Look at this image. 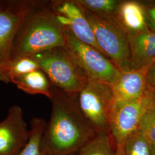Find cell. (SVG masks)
I'll return each mask as SVG.
<instances>
[{"mask_svg": "<svg viewBox=\"0 0 155 155\" xmlns=\"http://www.w3.org/2000/svg\"><path fill=\"white\" fill-rule=\"evenodd\" d=\"M50 100L51 114L41 139L45 155H77L96 133L73 98L52 85Z\"/></svg>", "mask_w": 155, "mask_h": 155, "instance_id": "6da1fadb", "label": "cell"}, {"mask_svg": "<svg viewBox=\"0 0 155 155\" xmlns=\"http://www.w3.org/2000/svg\"><path fill=\"white\" fill-rule=\"evenodd\" d=\"M64 30L51 1L34 0L14 40L11 61L58 47H64Z\"/></svg>", "mask_w": 155, "mask_h": 155, "instance_id": "7a4b0ae2", "label": "cell"}, {"mask_svg": "<svg viewBox=\"0 0 155 155\" xmlns=\"http://www.w3.org/2000/svg\"><path fill=\"white\" fill-rule=\"evenodd\" d=\"M51 83L73 98L89 81L85 72L64 47H58L32 55Z\"/></svg>", "mask_w": 155, "mask_h": 155, "instance_id": "3957f363", "label": "cell"}, {"mask_svg": "<svg viewBox=\"0 0 155 155\" xmlns=\"http://www.w3.org/2000/svg\"><path fill=\"white\" fill-rule=\"evenodd\" d=\"M83 11L103 54L121 72L132 70L127 33L115 17H102Z\"/></svg>", "mask_w": 155, "mask_h": 155, "instance_id": "277c9868", "label": "cell"}, {"mask_svg": "<svg viewBox=\"0 0 155 155\" xmlns=\"http://www.w3.org/2000/svg\"><path fill=\"white\" fill-rule=\"evenodd\" d=\"M152 89L136 100L124 101L115 98L111 111L110 134L115 145L117 155H123L127 137L139 129L147 112L154 105Z\"/></svg>", "mask_w": 155, "mask_h": 155, "instance_id": "5b68a950", "label": "cell"}, {"mask_svg": "<svg viewBox=\"0 0 155 155\" xmlns=\"http://www.w3.org/2000/svg\"><path fill=\"white\" fill-rule=\"evenodd\" d=\"M116 96L112 86L89 79L78 94V104L96 133L110 134L109 120Z\"/></svg>", "mask_w": 155, "mask_h": 155, "instance_id": "8992f818", "label": "cell"}, {"mask_svg": "<svg viewBox=\"0 0 155 155\" xmlns=\"http://www.w3.org/2000/svg\"><path fill=\"white\" fill-rule=\"evenodd\" d=\"M64 47L89 79L113 85L121 71L110 59L94 47L76 38L68 29L64 28Z\"/></svg>", "mask_w": 155, "mask_h": 155, "instance_id": "52a82bcc", "label": "cell"}, {"mask_svg": "<svg viewBox=\"0 0 155 155\" xmlns=\"http://www.w3.org/2000/svg\"><path fill=\"white\" fill-rule=\"evenodd\" d=\"M34 0H0V82H10L14 40L17 30Z\"/></svg>", "mask_w": 155, "mask_h": 155, "instance_id": "ba28073f", "label": "cell"}, {"mask_svg": "<svg viewBox=\"0 0 155 155\" xmlns=\"http://www.w3.org/2000/svg\"><path fill=\"white\" fill-rule=\"evenodd\" d=\"M51 3L57 18L63 28L68 29L81 41L103 54L83 10L75 0H53Z\"/></svg>", "mask_w": 155, "mask_h": 155, "instance_id": "9c48e42d", "label": "cell"}, {"mask_svg": "<svg viewBox=\"0 0 155 155\" xmlns=\"http://www.w3.org/2000/svg\"><path fill=\"white\" fill-rule=\"evenodd\" d=\"M29 134L22 109L16 105L10 107L5 118L0 122V155H19Z\"/></svg>", "mask_w": 155, "mask_h": 155, "instance_id": "30bf717a", "label": "cell"}, {"mask_svg": "<svg viewBox=\"0 0 155 155\" xmlns=\"http://www.w3.org/2000/svg\"><path fill=\"white\" fill-rule=\"evenodd\" d=\"M132 70L150 66L155 59V32L149 28L127 34Z\"/></svg>", "mask_w": 155, "mask_h": 155, "instance_id": "8fae6325", "label": "cell"}, {"mask_svg": "<svg viewBox=\"0 0 155 155\" xmlns=\"http://www.w3.org/2000/svg\"><path fill=\"white\" fill-rule=\"evenodd\" d=\"M150 67L121 72L116 82L112 85L116 98L130 101L142 97L148 89L146 74Z\"/></svg>", "mask_w": 155, "mask_h": 155, "instance_id": "7c38bea8", "label": "cell"}, {"mask_svg": "<svg viewBox=\"0 0 155 155\" xmlns=\"http://www.w3.org/2000/svg\"><path fill=\"white\" fill-rule=\"evenodd\" d=\"M115 18L127 34L139 32L148 28L141 1H121Z\"/></svg>", "mask_w": 155, "mask_h": 155, "instance_id": "4fadbf2b", "label": "cell"}, {"mask_svg": "<svg viewBox=\"0 0 155 155\" xmlns=\"http://www.w3.org/2000/svg\"><path fill=\"white\" fill-rule=\"evenodd\" d=\"M11 82L27 94H41L50 99L52 84L41 69L15 78Z\"/></svg>", "mask_w": 155, "mask_h": 155, "instance_id": "5bb4252c", "label": "cell"}, {"mask_svg": "<svg viewBox=\"0 0 155 155\" xmlns=\"http://www.w3.org/2000/svg\"><path fill=\"white\" fill-rule=\"evenodd\" d=\"M77 155H117L115 145L110 134L96 133L84 144Z\"/></svg>", "mask_w": 155, "mask_h": 155, "instance_id": "9a60e30c", "label": "cell"}, {"mask_svg": "<svg viewBox=\"0 0 155 155\" xmlns=\"http://www.w3.org/2000/svg\"><path fill=\"white\" fill-rule=\"evenodd\" d=\"M46 123L43 118L39 117L31 120L28 143L19 155H45L41 147V139Z\"/></svg>", "mask_w": 155, "mask_h": 155, "instance_id": "2e32d148", "label": "cell"}, {"mask_svg": "<svg viewBox=\"0 0 155 155\" xmlns=\"http://www.w3.org/2000/svg\"><path fill=\"white\" fill-rule=\"evenodd\" d=\"M83 10L97 16L115 17L120 0H75Z\"/></svg>", "mask_w": 155, "mask_h": 155, "instance_id": "e0dca14e", "label": "cell"}, {"mask_svg": "<svg viewBox=\"0 0 155 155\" xmlns=\"http://www.w3.org/2000/svg\"><path fill=\"white\" fill-rule=\"evenodd\" d=\"M123 155H153V147L138 129L127 139Z\"/></svg>", "mask_w": 155, "mask_h": 155, "instance_id": "ac0fdd59", "label": "cell"}, {"mask_svg": "<svg viewBox=\"0 0 155 155\" xmlns=\"http://www.w3.org/2000/svg\"><path fill=\"white\" fill-rule=\"evenodd\" d=\"M38 69H40L39 64L32 56H25L13 60L11 61L8 71L10 82L15 78Z\"/></svg>", "mask_w": 155, "mask_h": 155, "instance_id": "d6986e66", "label": "cell"}, {"mask_svg": "<svg viewBox=\"0 0 155 155\" xmlns=\"http://www.w3.org/2000/svg\"><path fill=\"white\" fill-rule=\"evenodd\" d=\"M139 130L153 147H155V103L145 114Z\"/></svg>", "mask_w": 155, "mask_h": 155, "instance_id": "ffe728a7", "label": "cell"}, {"mask_svg": "<svg viewBox=\"0 0 155 155\" xmlns=\"http://www.w3.org/2000/svg\"><path fill=\"white\" fill-rule=\"evenodd\" d=\"M148 28L155 32V1H141Z\"/></svg>", "mask_w": 155, "mask_h": 155, "instance_id": "44dd1931", "label": "cell"}, {"mask_svg": "<svg viewBox=\"0 0 155 155\" xmlns=\"http://www.w3.org/2000/svg\"><path fill=\"white\" fill-rule=\"evenodd\" d=\"M147 86L152 89H155V65L152 64L149 67L146 74Z\"/></svg>", "mask_w": 155, "mask_h": 155, "instance_id": "7402d4cb", "label": "cell"}, {"mask_svg": "<svg viewBox=\"0 0 155 155\" xmlns=\"http://www.w3.org/2000/svg\"><path fill=\"white\" fill-rule=\"evenodd\" d=\"M152 91L153 99V101H154V102H155V89H154V90H152Z\"/></svg>", "mask_w": 155, "mask_h": 155, "instance_id": "603a6c76", "label": "cell"}, {"mask_svg": "<svg viewBox=\"0 0 155 155\" xmlns=\"http://www.w3.org/2000/svg\"><path fill=\"white\" fill-rule=\"evenodd\" d=\"M153 147V155H155V147Z\"/></svg>", "mask_w": 155, "mask_h": 155, "instance_id": "cb8c5ba5", "label": "cell"}, {"mask_svg": "<svg viewBox=\"0 0 155 155\" xmlns=\"http://www.w3.org/2000/svg\"><path fill=\"white\" fill-rule=\"evenodd\" d=\"M155 64V59H154V61H153V64Z\"/></svg>", "mask_w": 155, "mask_h": 155, "instance_id": "d4e9b609", "label": "cell"}, {"mask_svg": "<svg viewBox=\"0 0 155 155\" xmlns=\"http://www.w3.org/2000/svg\"></svg>", "mask_w": 155, "mask_h": 155, "instance_id": "484cf974", "label": "cell"}]
</instances>
